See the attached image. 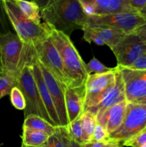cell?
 <instances>
[{
    "instance_id": "obj_28",
    "label": "cell",
    "mask_w": 146,
    "mask_h": 147,
    "mask_svg": "<svg viewBox=\"0 0 146 147\" xmlns=\"http://www.w3.org/2000/svg\"><path fill=\"white\" fill-rule=\"evenodd\" d=\"M109 134L107 133L105 129L100 124L97 123L94 128L93 135L92 136L91 142H108Z\"/></svg>"
},
{
    "instance_id": "obj_31",
    "label": "cell",
    "mask_w": 146,
    "mask_h": 147,
    "mask_svg": "<svg viewBox=\"0 0 146 147\" xmlns=\"http://www.w3.org/2000/svg\"><path fill=\"white\" fill-rule=\"evenodd\" d=\"M127 4L137 13L146 7V0H127Z\"/></svg>"
},
{
    "instance_id": "obj_41",
    "label": "cell",
    "mask_w": 146,
    "mask_h": 147,
    "mask_svg": "<svg viewBox=\"0 0 146 147\" xmlns=\"http://www.w3.org/2000/svg\"><path fill=\"white\" fill-rule=\"evenodd\" d=\"M140 147H146V144H144V145H143V146H141Z\"/></svg>"
},
{
    "instance_id": "obj_17",
    "label": "cell",
    "mask_w": 146,
    "mask_h": 147,
    "mask_svg": "<svg viewBox=\"0 0 146 147\" xmlns=\"http://www.w3.org/2000/svg\"><path fill=\"white\" fill-rule=\"evenodd\" d=\"M92 16H103L120 13H137L127 4V0H90Z\"/></svg>"
},
{
    "instance_id": "obj_34",
    "label": "cell",
    "mask_w": 146,
    "mask_h": 147,
    "mask_svg": "<svg viewBox=\"0 0 146 147\" xmlns=\"http://www.w3.org/2000/svg\"><path fill=\"white\" fill-rule=\"evenodd\" d=\"M106 142H90L82 145V147H104Z\"/></svg>"
},
{
    "instance_id": "obj_25",
    "label": "cell",
    "mask_w": 146,
    "mask_h": 147,
    "mask_svg": "<svg viewBox=\"0 0 146 147\" xmlns=\"http://www.w3.org/2000/svg\"><path fill=\"white\" fill-rule=\"evenodd\" d=\"M16 86V79L3 73L0 75V99L9 95L13 88Z\"/></svg>"
},
{
    "instance_id": "obj_1",
    "label": "cell",
    "mask_w": 146,
    "mask_h": 147,
    "mask_svg": "<svg viewBox=\"0 0 146 147\" xmlns=\"http://www.w3.org/2000/svg\"><path fill=\"white\" fill-rule=\"evenodd\" d=\"M41 16L50 29L68 37L74 30H82L87 19L79 0H50L41 8Z\"/></svg>"
},
{
    "instance_id": "obj_14",
    "label": "cell",
    "mask_w": 146,
    "mask_h": 147,
    "mask_svg": "<svg viewBox=\"0 0 146 147\" xmlns=\"http://www.w3.org/2000/svg\"><path fill=\"white\" fill-rule=\"evenodd\" d=\"M125 85L123 78L120 73V70H117L116 73L115 84L114 87L101 99L100 102L94 107L89 111L94 113L96 116L100 115L107 109H110L112 106L120 103L125 101Z\"/></svg>"
},
{
    "instance_id": "obj_24",
    "label": "cell",
    "mask_w": 146,
    "mask_h": 147,
    "mask_svg": "<svg viewBox=\"0 0 146 147\" xmlns=\"http://www.w3.org/2000/svg\"><path fill=\"white\" fill-rule=\"evenodd\" d=\"M80 119L83 131L87 137L91 142L94 128L97 123L96 116L90 111H84Z\"/></svg>"
},
{
    "instance_id": "obj_18",
    "label": "cell",
    "mask_w": 146,
    "mask_h": 147,
    "mask_svg": "<svg viewBox=\"0 0 146 147\" xmlns=\"http://www.w3.org/2000/svg\"><path fill=\"white\" fill-rule=\"evenodd\" d=\"M84 29L87 30L90 34L100 39L104 43V45L108 46L111 50H113L117 45V43L126 34L122 30L112 28L110 27H105V26L84 27Z\"/></svg>"
},
{
    "instance_id": "obj_39",
    "label": "cell",
    "mask_w": 146,
    "mask_h": 147,
    "mask_svg": "<svg viewBox=\"0 0 146 147\" xmlns=\"http://www.w3.org/2000/svg\"><path fill=\"white\" fill-rule=\"evenodd\" d=\"M3 73V71H2V69H1V64H0V75L2 74Z\"/></svg>"
},
{
    "instance_id": "obj_23",
    "label": "cell",
    "mask_w": 146,
    "mask_h": 147,
    "mask_svg": "<svg viewBox=\"0 0 146 147\" xmlns=\"http://www.w3.org/2000/svg\"><path fill=\"white\" fill-rule=\"evenodd\" d=\"M67 129H68L69 134H70L72 140L74 141L79 144L82 145L90 142V139L87 137L83 131L80 119H77V121L72 122V123H70L67 126Z\"/></svg>"
},
{
    "instance_id": "obj_32",
    "label": "cell",
    "mask_w": 146,
    "mask_h": 147,
    "mask_svg": "<svg viewBox=\"0 0 146 147\" xmlns=\"http://www.w3.org/2000/svg\"><path fill=\"white\" fill-rule=\"evenodd\" d=\"M127 68L133 69V70H146V53L139 57L130 67Z\"/></svg>"
},
{
    "instance_id": "obj_19",
    "label": "cell",
    "mask_w": 146,
    "mask_h": 147,
    "mask_svg": "<svg viewBox=\"0 0 146 147\" xmlns=\"http://www.w3.org/2000/svg\"><path fill=\"white\" fill-rule=\"evenodd\" d=\"M21 144L27 147L42 146L47 143L50 136L45 133L23 126Z\"/></svg>"
},
{
    "instance_id": "obj_26",
    "label": "cell",
    "mask_w": 146,
    "mask_h": 147,
    "mask_svg": "<svg viewBox=\"0 0 146 147\" xmlns=\"http://www.w3.org/2000/svg\"><path fill=\"white\" fill-rule=\"evenodd\" d=\"M87 73L89 75L93 74H99V73H105L108 72L113 71L115 70V67H109L104 65L103 63L99 61L96 58H92L87 64H86Z\"/></svg>"
},
{
    "instance_id": "obj_8",
    "label": "cell",
    "mask_w": 146,
    "mask_h": 147,
    "mask_svg": "<svg viewBox=\"0 0 146 147\" xmlns=\"http://www.w3.org/2000/svg\"><path fill=\"white\" fill-rule=\"evenodd\" d=\"M36 57L62 85L64 89L69 87V83L64 71L61 57L49 36L34 46Z\"/></svg>"
},
{
    "instance_id": "obj_30",
    "label": "cell",
    "mask_w": 146,
    "mask_h": 147,
    "mask_svg": "<svg viewBox=\"0 0 146 147\" xmlns=\"http://www.w3.org/2000/svg\"><path fill=\"white\" fill-rule=\"evenodd\" d=\"M9 20L7 18L4 9L3 7L1 1H0V34H6L10 32L9 26Z\"/></svg>"
},
{
    "instance_id": "obj_29",
    "label": "cell",
    "mask_w": 146,
    "mask_h": 147,
    "mask_svg": "<svg viewBox=\"0 0 146 147\" xmlns=\"http://www.w3.org/2000/svg\"><path fill=\"white\" fill-rule=\"evenodd\" d=\"M146 144V131L139 134L132 139L123 142V146L130 147H140Z\"/></svg>"
},
{
    "instance_id": "obj_16",
    "label": "cell",
    "mask_w": 146,
    "mask_h": 147,
    "mask_svg": "<svg viewBox=\"0 0 146 147\" xmlns=\"http://www.w3.org/2000/svg\"><path fill=\"white\" fill-rule=\"evenodd\" d=\"M32 71L40 97H41L43 103H44V106L47 109V111L50 116V119H51L52 121L53 122L55 126H61L53 100L52 99L50 92H49L48 88H47L44 78L42 77V74L40 65L38 64V60H37V57H35V58L32 61Z\"/></svg>"
},
{
    "instance_id": "obj_15",
    "label": "cell",
    "mask_w": 146,
    "mask_h": 147,
    "mask_svg": "<svg viewBox=\"0 0 146 147\" xmlns=\"http://www.w3.org/2000/svg\"><path fill=\"white\" fill-rule=\"evenodd\" d=\"M127 105L126 100L120 102L96 116L97 123L105 129L109 135L117 130L121 126L125 117Z\"/></svg>"
},
{
    "instance_id": "obj_2",
    "label": "cell",
    "mask_w": 146,
    "mask_h": 147,
    "mask_svg": "<svg viewBox=\"0 0 146 147\" xmlns=\"http://www.w3.org/2000/svg\"><path fill=\"white\" fill-rule=\"evenodd\" d=\"M35 57L34 47L25 44L16 33L0 34V64L4 73L17 79L24 65Z\"/></svg>"
},
{
    "instance_id": "obj_3",
    "label": "cell",
    "mask_w": 146,
    "mask_h": 147,
    "mask_svg": "<svg viewBox=\"0 0 146 147\" xmlns=\"http://www.w3.org/2000/svg\"><path fill=\"white\" fill-rule=\"evenodd\" d=\"M50 38L62 60L69 87L84 86L89 76L86 64L70 37L64 33L50 29Z\"/></svg>"
},
{
    "instance_id": "obj_38",
    "label": "cell",
    "mask_w": 146,
    "mask_h": 147,
    "mask_svg": "<svg viewBox=\"0 0 146 147\" xmlns=\"http://www.w3.org/2000/svg\"><path fill=\"white\" fill-rule=\"evenodd\" d=\"M139 14H141V15H143V16H144L145 17H146V7H145L144 9H143L140 11V13H139Z\"/></svg>"
},
{
    "instance_id": "obj_33",
    "label": "cell",
    "mask_w": 146,
    "mask_h": 147,
    "mask_svg": "<svg viewBox=\"0 0 146 147\" xmlns=\"http://www.w3.org/2000/svg\"><path fill=\"white\" fill-rule=\"evenodd\" d=\"M135 32L140 37V39L146 45V24L143 25L142 27H139L137 30L135 31Z\"/></svg>"
},
{
    "instance_id": "obj_22",
    "label": "cell",
    "mask_w": 146,
    "mask_h": 147,
    "mask_svg": "<svg viewBox=\"0 0 146 147\" xmlns=\"http://www.w3.org/2000/svg\"><path fill=\"white\" fill-rule=\"evenodd\" d=\"M70 140L67 126H57L55 133L49 137L44 146L40 147H68Z\"/></svg>"
},
{
    "instance_id": "obj_20",
    "label": "cell",
    "mask_w": 146,
    "mask_h": 147,
    "mask_svg": "<svg viewBox=\"0 0 146 147\" xmlns=\"http://www.w3.org/2000/svg\"><path fill=\"white\" fill-rule=\"evenodd\" d=\"M13 2L27 18L33 21L36 24H42L41 21V9L35 1L13 0Z\"/></svg>"
},
{
    "instance_id": "obj_12",
    "label": "cell",
    "mask_w": 146,
    "mask_h": 147,
    "mask_svg": "<svg viewBox=\"0 0 146 147\" xmlns=\"http://www.w3.org/2000/svg\"><path fill=\"white\" fill-rule=\"evenodd\" d=\"M38 64L40 65L46 86L48 88L50 96L54 103V107H55L56 111H57V116L60 120V126H67L69 125V121L65 106V96H64L65 89L57 81L53 75L39 61Z\"/></svg>"
},
{
    "instance_id": "obj_10",
    "label": "cell",
    "mask_w": 146,
    "mask_h": 147,
    "mask_svg": "<svg viewBox=\"0 0 146 147\" xmlns=\"http://www.w3.org/2000/svg\"><path fill=\"white\" fill-rule=\"evenodd\" d=\"M116 57L117 66L129 67L146 53V45L135 32L126 34L112 50Z\"/></svg>"
},
{
    "instance_id": "obj_5",
    "label": "cell",
    "mask_w": 146,
    "mask_h": 147,
    "mask_svg": "<svg viewBox=\"0 0 146 147\" xmlns=\"http://www.w3.org/2000/svg\"><path fill=\"white\" fill-rule=\"evenodd\" d=\"M32 61L24 65L16 79V87L21 90L26 100L24 119L30 115H36L54 126L40 97L33 75Z\"/></svg>"
},
{
    "instance_id": "obj_37",
    "label": "cell",
    "mask_w": 146,
    "mask_h": 147,
    "mask_svg": "<svg viewBox=\"0 0 146 147\" xmlns=\"http://www.w3.org/2000/svg\"><path fill=\"white\" fill-rule=\"evenodd\" d=\"M135 103H140V104H145L146 105V96L144 97L143 98L140 99V100H137V101L135 102Z\"/></svg>"
},
{
    "instance_id": "obj_13",
    "label": "cell",
    "mask_w": 146,
    "mask_h": 147,
    "mask_svg": "<svg viewBox=\"0 0 146 147\" xmlns=\"http://www.w3.org/2000/svg\"><path fill=\"white\" fill-rule=\"evenodd\" d=\"M65 106L69 124L80 118L84 111L85 86L68 87L64 90Z\"/></svg>"
},
{
    "instance_id": "obj_9",
    "label": "cell",
    "mask_w": 146,
    "mask_h": 147,
    "mask_svg": "<svg viewBox=\"0 0 146 147\" xmlns=\"http://www.w3.org/2000/svg\"><path fill=\"white\" fill-rule=\"evenodd\" d=\"M117 70L118 67L116 66L114 70L108 73L89 75L84 84L85 103L84 111L94 107L114 87Z\"/></svg>"
},
{
    "instance_id": "obj_7",
    "label": "cell",
    "mask_w": 146,
    "mask_h": 147,
    "mask_svg": "<svg viewBox=\"0 0 146 147\" xmlns=\"http://www.w3.org/2000/svg\"><path fill=\"white\" fill-rule=\"evenodd\" d=\"M145 24L146 17L139 13H120L110 15L87 16L85 27L105 26L129 34Z\"/></svg>"
},
{
    "instance_id": "obj_36",
    "label": "cell",
    "mask_w": 146,
    "mask_h": 147,
    "mask_svg": "<svg viewBox=\"0 0 146 147\" xmlns=\"http://www.w3.org/2000/svg\"><path fill=\"white\" fill-rule=\"evenodd\" d=\"M68 147H82V145L79 144L78 143H77V142H75L74 141L72 140L71 139L70 143H69Z\"/></svg>"
},
{
    "instance_id": "obj_40",
    "label": "cell",
    "mask_w": 146,
    "mask_h": 147,
    "mask_svg": "<svg viewBox=\"0 0 146 147\" xmlns=\"http://www.w3.org/2000/svg\"><path fill=\"white\" fill-rule=\"evenodd\" d=\"M21 147H27V146H26L25 145H24V144H21Z\"/></svg>"
},
{
    "instance_id": "obj_4",
    "label": "cell",
    "mask_w": 146,
    "mask_h": 147,
    "mask_svg": "<svg viewBox=\"0 0 146 147\" xmlns=\"http://www.w3.org/2000/svg\"><path fill=\"white\" fill-rule=\"evenodd\" d=\"M7 18L18 37L28 45L34 47L50 36V28L44 24H36L29 20L15 5L13 0H1Z\"/></svg>"
},
{
    "instance_id": "obj_11",
    "label": "cell",
    "mask_w": 146,
    "mask_h": 147,
    "mask_svg": "<svg viewBox=\"0 0 146 147\" xmlns=\"http://www.w3.org/2000/svg\"><path fill=\"white\" fill-rule=\"evenodd\" d=\"M117 67L124 82L127 103H135L145 97L146 70H133L127 67Z\"/></svg>"
},
{
    "instance_id": "obj_6",
    "label": "cell",
    "mask_w": 146,
    "mask_h": 147,
    "mask_svg": "<svg viewBox=\"0 0 146 147\" xmlns=\"http://www.w3.org/2000/svg\"><path fill=\"white\" fill-rule=\"evenodd\" d=\"M145 131H146V105L127 103L121 126L109 135L108 139L123 143Z\"/></svg>"
},
{
    "instance_id": "obj_21",
    "label": "cell",
    "mask_w": 146,
    "mask_h": 147,
    "mask_svg": "<svg viewBox=\"0 0 146 147\" xmlns=\"http://www.w3.org/2000/svg\"><path fill=\"white\" fill-rule=\"evenodd\" d=\"M23 126L47 134L49 136L55 133L57 128V126L52 125L45 119L36 115H30L26 117Z\"/></svg>"
},
{
    "instance_id": "obj_27",
    "label": "cell",
    "mask_w": 146,
    "mask_h": 147,
    "mask_svg": "<svg viewBox=\"0 0 146 147\" xmlns=\"http://www.w3.org/2000/svg\"><path fill=\"white\" fill-rule=\"evenodd\" d=\"M10 100H11V104L13 105L15 109L18 110L24 111L26 108V100L21 90L17 87L14 86L11 90L9 94Z\"/></svg>"
},
{
    "instance_id": "obj_35",
    "label": "cell",
    "mask_w": 146,
    "mask_h": 147,
    "mask_svg": "<svg viewBox=\"0 0 146 147\" xmlns=\"http://www.w3.org/2000/svg\"><path fill=\"white\" fill-rule=\"evenodd\" d=\"M120 144L121 143L114 142V141H108L106 142L104 147H122V145Z\"/></svg>"
}]
</instances>
